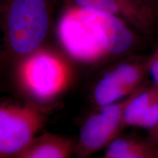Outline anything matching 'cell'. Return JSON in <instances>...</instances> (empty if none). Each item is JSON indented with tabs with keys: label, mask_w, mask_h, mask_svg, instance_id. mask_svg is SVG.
Masks as SVG:
<instances>
[{
	"label": "cell",
	"mask_w": 158,
	"mask_h": 158,
	"mask_svg": "<svg viewBox=\"0 0 158 158\" xmlns=\"http://www.w3.org/2000/svg\"><path fill=\"white\" fill-rule=\"evenodd\" d=\"M56 34L67 54L84 64L128 56L143 42L141 34L122 18L92 7L73 5H68L62 13Z\"/></svg>",
	"instance_id": "6da1fadb"
},
{
	"label": "cell",
	"mask_w": 158,
	"mask_h": 158,
	"mask_svg": "<svg viewBox=\"0 0 158 158\" xmlns=\"http://www.w3.org/2000/svg\"><path fill=\"white\" fill-rule=\"evenodd\" d=\"M73 79V68L68 59L43 47L19 59L15 70V81L21 92L31 101L46 106L64 94Z\"/></svg>",
	"instance_id": "7a4b0ae2"
},
{
	"label": "cell",
	"mask_w": 158,
	"mask_h": 158,
	"mask_svg": "<svg viewBox=\"0 0 158 158\" xmlns=\"http://www.w3.org/2000/svg\"><path fill=\"white\" fill-rule=\"evenodd\" d=\"M7 51L21 59L43 47L50 31L52 0H2Z\"/></svg>",
	"instance_id": "3957f363"
},
{
	"label": "cell",
	"mask_w": 158,
	"mask_h": 158,
	"mask_svg": "<svg viewBox=\"0 0 158 158\" xmlns=\"http://www.w3.org/2000/svg\"><path fill=\"white\" fill-rule=\"evenodd\" d=\"M50 106L29 101L0 106V158H16L48 119Z\"/></svg>",
	"instance_id": "277c9868"
},
{
	"label": "cell",
	"mask_w": 158,
	"mask_h": 158,
	"mask_svg": "<svg viewBox=\"0 0 158 158\" xmlns=\"http://www.w3.org/2000/svg\"><path fill=\"white\" fill-rule=\"evenodd\" d=\"M68 5L92 7L125 20L142 35L155 33L157 19L140 0H66Z\"/></svg>",
	"instance_id": "5b68a950"
},
{
	"label": "cell",
	"mask_w": 158,
	"mask_h": 158,
	"mask_svg": "<svg viewBox=\"0 0 158 158\" xmlns=\"http://www.w3.org/2000/svg\"><path fill=\"white\" fill-rule=\"evenodd\" d=\"M124 127L96 110L83 124L77 140L74 155L77 158H88L118 138Z\"/></svg>",
	"instance_id": "8992f818"
},
{
	"label": "cell",
	"mask_w": 158,
	"mask_h": 158,
	"mask_svg": "<svg viewBox=\"0 0 158 158\" xmlns=\"http://www.w3.org/2000/svg\"><path fill=\"white\" fill-rule=\"evenodd\" d=\"M76 142L68 136L45 133L35 137L16 158H70Z\"/></svg>",
	"instance_id": "52a82bcc"
},
{
	"label": "cell",
	"mask_w": 158,
	"mask_h": 158,
	"mask_svg": "<svg viewBox=\"0 0 158 158\" xmlns=\"http://www.w3.org/2000/svg\"><path fill=\"white\" fill-rule=\"evenodd\" d=\"M149 56H131L116 63L106 71L116 81L135 91L143 85L148 75Z\"/></svg>",
	"instance_id": "ba28073f"
},
{
	"label": "cell",
	"mask_w": 158,
	"mask_h": 158,
	"mask_svg": "<svg viewBox=\"0 0 158 158\" xmlns=\"http://www.w3.org/2000/svg\"><path fill=\"white\" fill-rule=\"evenodd\" d=\"M102 158H158V145L147 138H116Z\"/></svg>",
	"instance_id": "9c48e42d"
},
{
	"label": "cell",
	"mask_w": 158,
	"mask_h": 158,
	"mask_svg": "<svg viewBox=\"0 0 158 158\" xmlns=\"http://www.w3.org/2000/svg\"><path fill=\"white\" fill-rule=\"evenodd\" d=\"M158 100V86L143 84L138 89L125 110L124 127H137L140 120L150 106Z\"/></svg>",
	"instance_id": "30bf717a"
},
{
	"label": "cell",
	"mask_w": 158,
	"mask_h": 158,
	"mask_svg": "<svg viewBox=\"0 0 158 158\" xmlns=\"http://www.w3.org/2000/svg\"><path fill=\"white\" fill-rule=\"evenodd\" d=\"M135 91L124 86L106 72L94 85L92 98L94 104L100 108L119 101Z\"/></svg>",
	"instance_id": "8fae6325"
},
{
	"label": "cell",
	"mask_w": 158,
	"mask_h": 158,
	"mask_svg": "<svg viewBox=\"0 0 158 158\" xmlns=\"http://www.w3.org/2000/svg\"><path fill=\"white\" fill-rule=\"evenodd\" d=\"M158 123V100L154 102L140 120L137 127L149 130Z\"/></svg>",
	"instance_id": "7c38bea8"
},
{
	"label": "cell",
	"mask_w": 158,
	"mask_h": 158,
	"mask_svg": "<svg viewBox=\"0 0 158 158\" xmlns=\"http://www.w3.org/2000/svg\"><path fill=\"white\" fill-rule=\"evenodd\" d=\"M148 75L152 81L153 84L158 86V44L152 54L149 56Z\"/></svg>",
	"instance_id": "4fadbf2b"
},
{
	"label": "cell",
	"mask_w": 158,
	"mask_h": 158,
	"mask_svg": "<svg viewBox=\"0 0 158 158\" xmlns=\"http://www.w3.org/2000/svg\"><path fill=\"white\" fill-rule=\"evenodd\" d=\"M158 21V0H140Z\"/></svg>",
	"instance_id": "5bb4252c"
},
{
	"label": "cell",
	"mask_w": 158,
	"mask_h": 158,
	"mask_svg": "<svg viewBox=\"0 0 158 158\" xmlns=\"http://www.w3.org/2000/svg\"><path fill=\"white\" fill-rule=\"evenodd\" d=\"M147 140L152 143L158 145V123L156 124L152 129L148 130V135L147 136Z\"/></svg>",
	"instance_id": "9a60e30c"
},
{
	"label": "cell",
	"mask_w": 158,
	"mask_h": 158,
	"mask_svg": "<svg viewBox=\"0 0 158 158\" xmlns=\"http://www.w3.org/2000/svg\"><path fill=\"white\" fill-rule=\"evenodd\" d=\"M155 32H157V34L158 35V21H157V24H156V27H155Z\"/></svg>",
	"instance_id": "2e32d148"
}]
</instances>
